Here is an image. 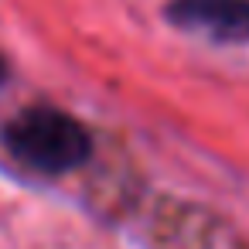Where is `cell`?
I'll return each mask as SVG.
<instances>
[{
  "label": "cell",
  "instance_id": "6da1fadb",
  "mask_svg": "<svg viewBox=\"0 0 249 249\" xmlns=\"http://www.w3.org/2000/svg\"><path fill=\"white\" fill-rule=\"evenodd\" d=\"M4 143L21 164L45 174L75 171L92 154L86 126L75 116L52 106H31L21 116H14L4 130Z\"/></svg>",
  "mask_w": 249,
  "mask_h": 249
},
{
  "label": "cell",
  "instance_id": "7a4b0ae2",
  "mask_svg": "<svg viewBox=\"0 0 249 249\" xmlns=\"http://www.w3.org/2000/svg\"><path fill=\"white\" fill-rule=\"evenodd\" d=\"M167 18L212 41H249V0H171Z\"/></svg>",
  "mask_w": 249,
  "mask_h": 249
},
{
  "label": "cell",
  "instance_id": "3957f363",
  "mask_svg": "<svg viewBox=\"0 0 249 249\" xmlns=\"http://www.w3.org/2000/svg\"><path fill=\"white\" fill-rule=\"evenodd\" d=\"M4 75H7V65H4V58H0V82H4Z\"/></svg>",
  "mask_w": 249,
  "mask_h": 249
}]
</instances>
